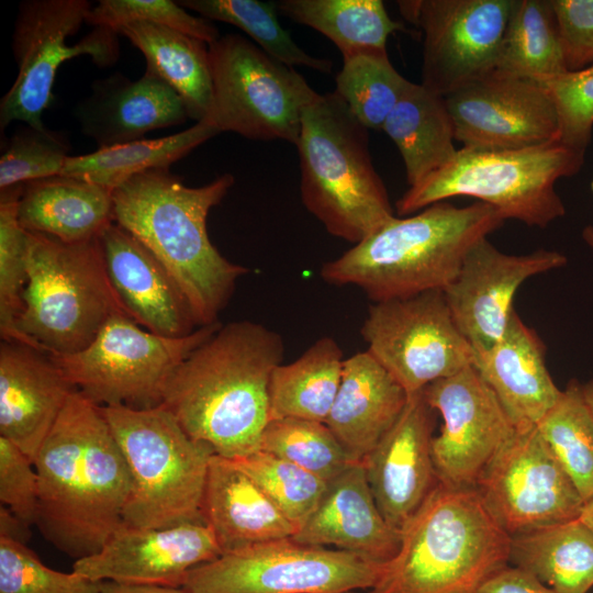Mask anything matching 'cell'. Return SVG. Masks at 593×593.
I'll return each instance as SVG.
<instances>
[{"label":"cell","mask_w":593,"mask_h":593,"mask_svg":"<svg viewBox=\"0 0 593 593\" xmlns=\"http://www.w3.org/2000/svg\"><path fill=\"white\" fill-rule=\"evenodd\" d=\"M34 467L35 526L75 560L97 553L123 524L132 477L102 413L78 390L42 444Z\"/></svg>","instance_id":"obj_1"},{"label":"cell","mask_w":593,"mask_h":593,"mask_svg":"<svg viewBox=\"0 0 593 593\" xmlns=\"http://www.w3.org/2000/svg\"><path fill=\"white\" fill-rule=\"evenodd\" d=\"M281 336L260 323L221 325L175 369L163 404L192 438L225 459L259 450L269 381L283 359Z\"/></svg>","instance_id":"obj_2"},{"label":"cell","mask_w":593,"mask_h":593,"mask_svg":"<svg viewBox=\"0 0 593 593\" xmlns=\"http://www.w3.org/2000/svg\"><path fill=\"white\" fill-rule=\"evenodd\" d=\"M233 183L234 177L223 174L202 187H187L169 168H153L112 191L114 223L167 269L199 327L219 322L237 280L249 271L226 259L208 234L209 212Z\"/></svg>","instance_id":"obj_3"},{"label":"cell","mask_w":593,"mask_h":593,"mask_svg":"<svg viewBox=\"0 0 593 593\" xmlns=\"http://www.w3.org/2000/svg\"><path fill=\"white\" fill-rule=\"evenodd\" d=\"M493 206L437 202L419 213L387 222L336 259L321 278L329 284L360 288L373 302L445 290L470 248L504 223Z\"/></svg>","instance_id":"obj_4"},{"label":"cell","mask_w":593,"mask_h":593,"mask_svg":"<svg viewBox=\"0 0 593 593\" xmlns=\"http://www.w3.org/2000/svg\"><path fill=\"white\" fill-rule=\"evenodd\" d=\"M510 545L475 488L438 482L368 593H480L510 564Z\"/></svg>","instance_id":"obj_5"},{"label":"cell","mask_w":593,"mask_h":593,"mask_svg":"<svg viewBox=\"0 0 593 593\" xmlns=\"http://www.w3.org/2000/svg\"><path fill=\"white\" fill-rule=\"evenodd\" d=\"M295 146L302 202L331 235L356 245L394 217L368 128L336 91L304 109Z\"/></svg>","instance_id":"obj_6"},{"label":"cell","mask_w":593,"mask_h":593,"mask_svg":"<svg viewBox=\"0 0 593 593\" xmlns=\"http://www.w3.org/2000/svg\"><path fill=\"white\" fill-rule=\"evenodd\" d=\"M26 268L16 321L21 343L52 356L72 355L114 315L131 317L109 278L99 237L68 243L27 232Z\"/></svg>","instance_id":"obj_7"},{"label":"cell","mask_w":593,"mask_h":593,"mask_svg":"<svg viewBox=\"0 0 593 593\" xmlns=\"http://www.w3.org/2000/svg\"><path fill=\"white\" fill-rule=\"evenodd\" d=\"M584 155L552 141L518 149L462 147L444 167L396 201L409 215L452 197H472L496 209L504 220L544 228L564 215L556 192L559 178L580 171Z\"/></svg>","instance_id":"obj_8"},{"label":"cell","mask_w":593,"mask_h":593,"mask_svg":"<svg viewBox=\"0 0 593 593\" xmlns=\"http://www.w3.org/2000/svg\"><path fill=\"white\" fill-rule=\"evenodd\" d=\"M101 409L132 477L123 523L142 528L204 523L202 497L214 450L189 436L163 404Z\"/></svg>","instance_id":"obj_9"},{"label":"cell","mask_w":593,"mask_h":593,"mask_svg":"<svg viewBox=\"0 0 593 593\" xmlns=\"http://www.w3.org/2000/svg\"><path fill=\"white\" fill-rule=\"evenodd\" d=\"M209 53L212 104L203 121L220 133L295 145L303 111L320 94L304 77L239 34L209 44Z\"/></svg>","instance_id":"obj_10"},{"label":"cell","mask_w":593,"mask_h":593,"mask_svg":"<svg viewBox=\"0 0 593 593\" xmlns=\"http://www.w3.org/2000/svg\"><path fill=\"white\" fill-rule=\"evenodd\" d=\"M201 326L182 337L146 331L126 315H114L81 351L53 356L69 381L100 406L148 409L160 404L175 369L221 326Z\"/></svg>","instance_id":"obj_11"},{"label":"cell","mask_w":593,"mask_h":593,"mask_svg":"<svg viewBox=\"0 0 593 593\" xmlns=\"http://www.w3.org/2000/svg\"><path fill=\"white\" fill-rule=\"evenodd\" d=\"M383 563L292 537L221 553L188 573L186 593H351L370 590Z\"/></svg>","instance_id":"obj_12"},{"label":"cell","mask_w":593,"mask_h":593,"mask_svg":"<svg viewBox=\"0 0 593 593\" xmlns=\"http://www.w3.org/2000/svg\"><path fill=\"white\" fill-rule=\"evenodd\" d=\"M92 4L87 0H25L19 4L12 36L18 76L0 102V127L11 122L43 128V112L53 101V85L59 66L88 54L108 66L119 56L114 31L94 27L75 45L66 43L86 22Z\"/></svg>","instance_id":"obj_13"},{"label":"cell","mask_w":593,"mask_h":593,"mask_svg":"<svg viewBox=\"0 0 593 593\" xmlns=\"http://www.w3.org/2000/svg\"><path fill=\"white\" fill-rule=\"evenodd\" d=\"M360 333L367 351L407 394L474 365L443 290L374 302Z\"/></svg>","instance_id":"obj_14"},{"label":"cell","mask_w":593,"mask_h":593,"mask_svg":"<svg viewBox=\"0 0 593 593\" xmlns=\"http://www.w3.org/2000/svg\"><path fill=\"white\" fill-rule=\"evenodd\" d=\"M475 489L510 535L579 518L584 501L537 426L516 428Z\"/></svg>","instance_id":"obj_15"},{"label":"cell","mask_w":593,"mask_h":593,"mask_svg":"<svg viewBox=\"0 0 593 593\" xmlns=\"http://www.w3.org/2000/svg\"><path fill=\"white\" fill-rule=\"evenodd\" d=\"M423 32L422 82L446 97L496 67L512 0L399 1Z\"/></svg>","instance_id":"obj_16"},{"label":"cell","mask_w":593,"mask_h":593,"mask_svg":"<svg viewBox=\"0 0 593 593\" xmlns=\"http://www.w3.org/2000/svg\"><path fill=\"white\" fill-rule=\"evenodd\" d=\"M423 394L443 418L440 433L432 441L438 481L452 488H475L516 427L474 366L428 384Z\"/></svg>","instance_id":"obj_17"},{"label":"cell","mask_w":593,"mask_h":593,"mask_svg":"<svg viewBox=\"0 0 593 593\" xmlns=\"http://www.w3.org/2000/svg\"><path fill=\"white\" fill-rule=\"evenodd\" d=\"M444 98L463 147L518 149L559 139L555 104L539 81L493 69Z\"/></svg>","instance_id":"obj_18"},{"label":"cell","mask_w":593,"mask_h":593,"mask_svg":"<svg viewBox=\"0 0 593 593\" xmlns=\"http://www.w3.org/2000/svg\"><path fill=\"white\" fill-rule=\"evenodd\" d=\"M566 262V256L556 250L508 255L488 237L470 248L444 295L457 327L474 353V363L504 335L521 284Z\"/></svg>","instance_id":"obj_19"},{"label":"cell","mask_w":593,"mask_h":593,"mask_svg":"<svg viewBox=\"0 0 593 593\" xmlns=\"http://www.w3.org/2000/svg\"><path fill=\"white\" fill-rule=\"evenodd\" d=\"M221 553L205 523L166 528L123 523L97 553L75 560L72 571L98 582L182 588L190 570Z\"/></svg>","instance_id":"obj_20"},{"label":"cell","mask_w":593,"mask_h":593,"mask_svg":"<svg viewBox=\"0 0 593 593\" xmlns=\"http://www.w3.org/2000/svg\"><path fill=\"white\" fill-rule=\"evenodd\" d=\"M435 412L423 390L409 394L398 421L362 460L379 510L399 530L439 482L432 451Z\"/></svg>","instance_id":"obj_21"},{"label":"cell","mask_w":593,"mask_h":593,"mask_svg":"<svg viewBox=\"0 0 593 593\" xmlns=\"http://www.w3.org/2000/svg\"><path fill=\"white\" fill-rule=\"evenodd\" d=\"M75 391L52 355L24 343L1 339L0 436L33 462Z\"/></svg>","instance_id":"obj_22"},{"label":"cell","mask_w":593,"mask_h":593,"mask_svg":"<svg viewBox=\"0 0 593 593\" xmlns=\"http://www.w3.org/2000/svg\"><path fill=\"white\" fill-rule=\"evenodd\" d=\"M99 238L109 278L134 322L167 337L199 328L170 273L139 240L116 223Z\"/></svg>","instance_id":"obj_23"},{"label":"cell","mask_w":593,"mask_h":593,"mask_svg":"<svg viewBox=\"0 0 593 593\" xmlns=\"http://www.w3.org/2000/svg\"><path fill=\"white\" fill-rule=\"evenodd\" d=\"M74 113L81 133L98 148L143 139L150 131L189 119L180 96L146 69L137 80L116 72L93 81L90 96L78 103Z\"/></svg>","instance_id":"obj_24"},{"label":"cell","mask_w":593,"mask_h":593,"mask_svg":"<svg viewBox=\"0 0 593 593\" xmlns=\"http://www.w3.org/2000/svg\"><path fill=\"white\" fill-rule=\"evenodd\" d=\"M314 546H335L384 563L398 552L401 530L379 510L366 468L358 461L328 482L313 513L292 536Z\"/></svg>","instance_id":"obj_25"},{"label":"cell","mask_w":593,"mask_h":593,"mask_svg":"<svg viewBox=\"0 0 593 593\" xmlns=\"http://www.w3.org/2000/svg\"><path fill=\"white\" fill-rule=\"evenodd\" d=\"M201 512L222 553L289 538L296 532V526L246 472L216 455L209 465Z\"/></svg>","instance_id":"obj_26"},{"label":"cell","mask_w":593,"mask_h":593,"mask_svg":"<svg viewBox=\"0 0 593 593\" xmlns=\"http://www.w3.org/2000/svg\"><path fill=\"white\" fill-rule=\"evenodd\" d=\"M545 350L514 309L502 338L474 363L517 429L536 426L561 395L547 369Z\"/></svg>","instance_id":"obj_27"},{"label":"cell","mask_w":593,"mask_h":593,"mask_svg":"<svg viewBox=\"0 0 593 593\" xmlns=\"http://www.w3.org/2000/svg\"><path fill=\"white\" fill-rule=\"evenodd\" d=\"M409 399L403 387L366 350L344 360L325 424L362 461L394 425Z\"/></svg>","instance_id":"obj_28"},{"label":"cell","mask_w":593,"mask_h":593,"mask_svg":"<svg viewBox=\"0 0 593 593\" xmlns=\"http://www.w3.org/2000/svg\"><path fill=\"white\" fill-rule=\"evenodd\" d=\"M18 217L27 232L68 243L89 240L114 223L112 192L61 175L33 180L24 183Z\"/></svg>","instance_id":"obj_29"},{"label":"cell","mask_w":593,"mask_h":593,"mask_svg":"<svg viewBox=\"0 0 593 593\" xmlns=\"http://www.w3.org/2000/svg\"><path fill=\"white\" fill-rule=\"evenodd\" d=\"M381 130L396 145L410 187L444 167L458 150L445 98L421 83L409 82Z\"/></svg>","instance_id":"obj_30"},{"label":"cell","mask_w":593,"mask_h":593,"mask_svg":"<svg viewBox=\"0 0 593 593\" xmlns=\"http://www.w3.org/2000/svg\"><path fill=\"white\" fill-rule=\"evenodd\" d=\"M122 34L146 59V70L169 85L182 99L189 119L203 121L212 104L209 44L174 29L148 22L121 26Z\"/></svg>","instance_id":"obj_31"},{"label":"cell","mask_w":593,"mask_h":593,"mask_svg":"<svg viewBox=\"0 0 593 593\" xmlns=\"http://www.w3.org/2000/svg\"><path fill=\"white\" fill-rule=\"evenodd\" d=\"M510 564L559 593L593 586V533L579 519L511 536Z\"/></svg>","instance_id":"obj_32"},{"label":"cell","mask_w":593,"mask_h":593,"mask_svg":"<svg viewBox=\"0 0 593 593\" xmlns=\"http://www.w3.org/2000/svg\"><path fill=\"white\" fill-rule=\"evenodd\" d=\"M337 342L318 338L296 360L277 366L269 381V417L325 423L334 404L344 365Z\"/></svg>","instance_id":"obj_33"},{"label":"cell","mask_w":593,"mask_h":593,"mask_svg":"<svg viewBox=\"0 0 593 593\" xmlns=\"http://www.w3.org/2000/svg\"><path fill=\"white\" fill-rule=\"evenodd\" d=\"M220 134L206 121L155 139H138L80 155L68 156L61 176L76 177L113 191L135 175L169 168L205 141Z\"/></svg>","instance_id":"obj_34"},{"label":"cell","mask_w":593,"mask_h":593,"mask_svg":"<svg viewBox=\"0 0 593 593\" xmlns=\"http://www.w3.org/2000/svg\"><path fill=\"white\" fill-rule=\"evenodd\" d=\"M277 9L332 41L343 58L385 49L387 40L404 26L393 21L380 0H282Z\"/></svg>","instance_id":"obj_35"},{"label":"cell","mask_w":593,"mask_h":593,"mask_svg":"<svg viewBox=\"0 0 593 593\" xmlns=\"http://www.w3.org/2000/svg\"><path fill=\"white\" fill-rule=\"evenodd\" d=\"M495 69L536 81L567 72L550 0H512Z\"/></svg>","instance_id":"obj_36"},{"label":"cell","mask_w":593,"mask_h":593,"mask_svg":"<svg viewBox=\"0 0 593 593\" xmlns=\"http://www.w3.org/2000/svg\"><path fill=\"white\" fill-rule=\"evenodd\" d=\"M584 503L593 497V417L582 384L571 380L536 425Z\"/></svg>","instance_id":"obj_37"},{"label":"cell","mask_w":593,"mask_h":593,"mask_svg":"<svg viewBox=\"0 0 593 593\" xmlns=\"http://www.w3.org/2000/svg\"><path fill=\"white\" fill-rule=\"evenodd\" d=\"M180 5L210 21L232 24L245 32L272 58L289 66H304L329 74L333 63L304 52L277 16V4L258 0H181Z\"/></svg>","instance_id":"obj_38"},{"label":"cell","mask_w":593,"mask_h":593,"mask_svg":"<svg viewBox=\"0 0 593 593\" xmlns=\"http://www.w3.org/2000/svg\"><path fill=\"white\" fill-rule=\"evenodd\" d=\"M335 81V91L368 130L382 128L410 82L393 67L387 49L344 57Z\"/></svg>","instance_id":"obj_39"},{"label":"cell","mask_w":593,"mask_h":593,"mask_svg":"<svg viewBox=\"0 0 593 593\" xmlns=\"http://www.w3.org/2000/svg\"><path fill=\"white\" fill-rule=\"evenodd\" d=\"M259 450L296 465L327 483L358 462L325 423L294 417L269 421Z\"/></svg>","instance_id":"obj_40"},{"label":"cell","mask_w":593,"mask_h":593,"mask_svg":"<svg viewBox=\"0 0 593 593\" xmlns=\"http://www.w3.org/2000/svg\"><path fill=\"white\" fill-rule=\"evenodd\" d=\"M231 461L266 492L296 530L316 508L327 489L328 483L317 475L261 450Z\"/></svg>","instance_id":"obj_41"},{"label":"cell","mask_w":593,"mask_h":593,"mask_svg":"<svg viewBox=\"0 0 593 593\" xmlns=\"http://www.w3.org/2000/svg\"><path fill=\"white\" fill-rule=\"evenodd\" d=\"M23 187L20 183L0 190V333L1 339L20 343L16 321L27 282V232L18 217Z\"/></svg>","instance_id":"obj_42"},{"label":"cell","mask_w":593,"mask_h":593,"mask_svg":"<svg viewBox=\"0 0 593 593\" xmlns=\"http://www.w3.org/2000/svg\"><path fill=\"white\" fill-rule=\"evenodd\" d=\"M69 150L70 144L60 132L27 124L18 128L0 157V190L59 176Z\"/></svg>","instance_id":"obj_43"},{"label":"cell","mask_w":593,"mask_h":593,"mask_svg":"<svg viewBox=\"0 0 593 593\" xmlns=\"http://www.w3.org/2000/svg\"><path fill=\"white\" fill-rule=\"evenodd\" d=\"M134 22L164 25L208 44L219 40L217 27L202 16L191 14L186 8L171 0H100L90 9L86 23L118 33V30Z\"/></svg>","instance_id":"obj_44"},{"label":"cell","mask_w":593,"mask_h":593,"mask_svg":"<svg viewBox=\"0 0 593 593\" xmlns=\"http://www.w3.org/2000/svg\"><path fill=\"white\" fill-rule=\"evenodd\" d=\"M101 582L45 566L37 555L0 537V593H100Z\"/></svg>","instance_id":"obj_45"},{"label":"cell","mask_w":593,"mask_h":593,"mask_svg":"<svg viewBox=\"0 0 593 593\" xmlns=\"http://www.w3.org/2000/svg\"><path fill=\"white\" fill-rule=\"evenodd\" d=\"M539 82L555 104L559 141L585 155L593 128V65Z\"/></svg>","instance_id":"obj_46"},{"label":"cell","mask_w":593,"mask_h":593,"mask_svg":"<svg viewBox=\"0 0 593 593\" xmlns=\"http://www.w3.org/2000/svg\"><path fill=\"white\" fill-rule=\"evenodd\" d=\"M0 501L23 523L35 525L38 483L34 462L18 446L1 436Z\"/></svg>","instance_id":"obj_47"},{"label":"cell","mask_w":593,"mask_h":593,"mask_svg":"<svg viewBox=\"0 0 593 593\" xmlns=\"http://www.w3.org/2000/svg\"><path fill=\"white\" fill-rule=\"evenodd\" d=\"M567 71L593 65V0H550Z\"/></svg>","instance_id":"obj_48"},{"label":"cell","mask_w":593,"mask_h":593,"mask_svg":"<svg viewBox=\"0 0 593 593\" xmlns=\"http://www.w3.org/2000/svg\"><path fill=\"white\" fill-rule=\"evenodd\" d=\"M480 593H559L534 575L516 567L507 566L481 589Z\"/></svg>","instance_id":"obj_49"},{"label":"cell","mask_w":593,"mask_h":593,"mask_svg":"<svg viewBox=\"0 0 593 593\" xmlns=\"http://www.w3.org/2000/svg\"><path fill=\"white\" fill-rule=\"evenodd\" d=\"M31 526L18 518L8 507H0V537L27 544L31 537Z\"/></svg>","instance_id":"obj_50"},{"label":"cell","mask_w":593,"mask_h":593,"mask_svg":"<svg viewBox=\"0 0 593 593\" xmlns=\"http://www.w3.org/2000/svg\"><path fill=\"white\" fill-rule=\"evenodd\" d=\"M100 593H186L182 588L101 581Z\"/></svg>","instance_id":"obj_51"},{"label":"cell","mask_w":593,"mask_h":593,"mask_svg":"<svg viewBox=\"0 0 593 593\" xmlns=\"http://www.w3.org/2000/svg\"><path fill=\"white\" fill-rule=\"evenodd\" d=\"M579 519L593 533V497L584 503Z\"/></svg>","instance_id":"obj_52"},{"label":"cell","mask_w":593,"mask_h":593,"mask_svg":"<svg viewBox=\"0 0 593 593\" xmlns=\"http://www.w3.org/2000/svg\"><path fill=\"white\" fill-rule=\"evenodd\" d=\"M582 393L593 417V380L582 384Z\"/></svg>","instance_id":"obj_53"},{"label":"cell","mask_w":593,"mask_h":593,"mask_svg":"<svg viewBox=\"0 0 593 593\" xmlns=\"http://www.w3.org/2000/svg\"><path fill=\"white\" fill-rule=\"evenodd\" d=\"M591 188H592V191H593V180H592V182H591Z\"/></svg>","instance_id":"obj_54"},{"label":"cell","mask_w":593,"mask_h":593,"mask_svg":"<svg viewBox=\"0 0 593 593\" xmlns=\"http://www.w3.org/2000/svg\"><path fill=\"white\" fill-rule=\"evenodd\" d=\"M351 593H355V592H351Z\"/></svg>","instance_id":"obj_55"}]
</instances>
